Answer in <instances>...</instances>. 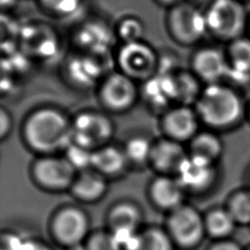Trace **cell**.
I'll return each instance as SVG.
<instances>
[{"label":"cell","mask_w":250,"mask_h":250,"mask_svg":"<svg viewBox=\"0 0 250 250\" xmlns=\"http://www.w3.org/2000/svg\"><path fill=\"white\" fill-rule=\"evenodd\" d=\"M28 144L40 151H51L70 146L72 130L62 113L54 109L34 112L25 124Z\"/></svg>","instance_id":"obj_1"},{"label":"cell","mask_w":250,"mask_h":250,"mask_svg":"<svg viewBox=\"0 0 250 250\" xmlns=\"http://www.w3.org/2000/svg\"><path fill=\"white\" fill-rule=\"evenodd\" d=\"M197 108L205 122L219 127L234 122L241 113V104L236 95L218 85H211L203 92Z\"/></svg>","instance_id":"obj_2"},{"label":"cell","mask_w":250,"mask_h":250,"mask_svg":"<svg viewBox=\"0 0 250 250\" xmlns=\"http://www.w3.org/2000/svg\"><path fill=\"white\" fill-rule=\"evenodd\" d=\"M168 24L173 36L187 44L198 40L207 28L206 17L188 4L174 7L169 14Z\"/></svg>","instance_id":"obj_3"},{"label":"cell","mask_w":250,"mask_h":250,"mask_svg":"<svg viewBox=\"0 0 250 250\" xmlns=\"http://www.w3.org/2000/svg\"><path fill=\"white\" fill-rule=\"evenodd\" d=\"M205 17L207 27L222 37H233L243 27L242 8L233 0H215Z\"/></svg>","instance_id":"obj_4"},{"label":"cell","mask_w":250,"mask_h":250,"mask_svg":"<svg viewBox=\"0 0 250 250\" xmlns=\"http://www.w3.org/2000/svg\"><path fill=\"white\" fill-rule=\"evenodd\" d=\"M75 144L90 148L106 142L112 134L107 117L97 112H85L77 116L71 128Z\"/></svg>","instance_id":"obj_5"},{"label":"cell","mask_w":250,"mask_h":250,"mask_svg":"<svg viewBox=\"0 0 250 250\" xmlns=\"http://www.w3.org/2000/svg\"><path fill=\"white\" fill-rule=\"evenodd\" d=\"M169 229L174 239L186 247L197 244L204 231L203 222L198 212L184 205L173 210L169 219Z\"/></svg>","instance_id":"obj_6"},{"label":"cell","mask_w":250,"mask_h":250,"mask_svg":"<svg viewBox=\"0 0 250 250\" xmlns=\"http://www.w3.org/2000/svg\"><path fill=\"white\" fill-rule=\"evenodd\" d=\"M75 168L67 159L47 157L34 166V175L40 185L51 189L64 188L74 182Z\"/></svg>","instance_id":"obj_7"},{"label":"cell","mask_w":250,"mask_h":250,"mask_svg":"<svg viewBox=\"0 0 250 250\" xmlns=\"http://www.w3.org/2000/svg\"><path fill=\"white\" fill-rule=\"evenodd\" d=\"M89 228L85 213L76 208H65L54 220L56 236L63 243L77 245L86 235Z\"/></svg>","instance_id":"obj_8"},{"label":"cell","mask_w":250,"mask_h":250,"mask_svg":"<svg viewBox=\"0 0 250 250\" xmlns=\"http://www.w3.org/2000/svg\"><path fill=\"white\" fill-rule=\"evenodd\" d=\"M119 62L131 76H146L155 66V56L151 49L139 42H128L120 51Z\"/></svg>","instance_id":"obj_9"},{"label":"cell","mask_w":250,"mask_h":250,"mask_svg":"<svg viewBox=\"0 0 250 250\" xmlns=\"http://www.w3.org/2000/svg\"><path fill=\"white\" fill-rule=\"evenodd\" d=\"M136 87L128 75L113 74L104 84L102 96L104 103L114 109L129 107L136 99Z\"/></svg>","instance_id":"obj_10"},{"label":"cell","mask_w":250,"mask_h":250,"mask_svg":"<svg viewBox=\"0 0 250 250\" xmlns=\"http://www.w3.org/2000/svg\"><path fill=\"white\" fill-rule=\"evenodd\" d=\"M176 174L178 175V181L184 188L199 189L204 188L211 181V162L190 155L186 158Z\"/></svg>","instance_id":"obj_11"},{"label":"cell","mask_w":250,"mask_h":250,"mask_svg":"<svg viewBox=\"0 0 250 250\" xmlns=\"http://www.w3.org/2000/svg\"><path fill=\"white\" fill-rule=\"evenodd\" d=\"M183 146L174 141H161L152 146L150 158L154 166L164 172L177 173L187 158Z\"/></svg>","instance_id":"obj_12"},{"label":"cell","mask_w":250,"mask_h":250,"mask_svg":"<svg viewBox=\"0 0 250 250\" xmlns=\"http://www.w3.org/2000/svg\"><path fill=\"white\" fill-rule=\"evenodd\" d=\"M183 189L178 179L160 177L151 186V196L158 206L174 210L181 206Z\"/></svg>","instance_id":"obj_13"},{"label":"cell","mask_w":250,"mask_h":250,"mask_svg":"<svg viewBox=\"0 0 250 250\" xmlns=\"http://www.w3.org/2000/svg\"><path fill=\"white\" fill-rule=\"evenodd\" d=\"M193 112L187 107H178L170 111L164 120V127L175 140L183 141L193 136L196 130Z\"/></svg>","instance_id":"obj_14"},{"label":"cell","mask_w":250,"mask_h":250,"mask_svg":"<svg viewBox=\"0 0 250 250\" xmlns=\"http://www.w3.org/2000/svg\"><path fill=\"white\" fill-rule=\"evenodd\" d=\"M194 68L202 78L208 81H215L227 72V64L223 56L212 49L203 50L196 55Z\"/></svg>","instance_id":"obj_15"},{"label":"cell","mask_w":250,"mask_h":250,"mask_svg":"<svg viewBox=\"0 0 250 250\" xmlns=\"http://www.w3.org/2000/svg\"><path fill=\"white\" fill-rule=\"evenodd\" d=\"M106 184L99 173L84 172L72 184L73 193L81 200L94 201L104 195Z\"/></svg>","instance_id":"obj_16"},{"label":"cell","mask_w":250,"mask_h":250,"mask_svg":"<svg viewBox=\"0 0 250 250\" xmlns=\"http://www.w3.org/2000/svg\"><path fill=\"white\" fill-rule=\"evenodd\" d=\"M126 159L125 152L113 146H104L93 152L92 165L103 174L113 175L124 168Z\"/></svg>","instance_id":"obj_17"},{"label":"cell","mask_w":250,"mask_h":250,"mask_svg":"<svg viewBox=\"0 0 250 250\" xmlns=\"http://www.w3.org/2000/svg\"><path fill=\"white\" fill-rule=\"evenodd\" d=\"M108 221L113 230H136L141 223V213L132 204H119L110 212Z\"/></svg>","instance_id":"obj_18"},{"label":"cell","mask_w":250,"mask_h":250,"mask_svg":"<svg viewBox=\"0 0 250 250\" xmlns=\"http://www.w3.org/2000/svg\"><path fill=\"white\" fill-rule=\"evenodd\" d=\"M146 93L149 101L157 105L163 104L169 100L176 98L175 79L166 75L154 78L146 84Z\"/></svg>","instance_id":"obj_19"},{"label":"cell","mask_w":250,"mask_h":250,"mask_svg":"<svg viewBox=\"0 0 250 250\" xmlns=\"http://www.w3.org/2000/svg\"><path fill=\"white\" fill-rule=\"evenodd\" d=\"M130 250H172V246L166 233L158 229H149L138 234Z\"/></svg>","instance_id":"obj_20"},{"label":"cell","mask_w":250,"mask_h":250,"mask_svg":"<svg viewBox=\"0 0 250 250\" xmlns=\"http://www.w3.org/2000/svg\"><path fill=\"white\" fill-rule=\"evenodd\" d=\"M221 151L219 140L211 134H200L191 143V155L212 161Z\"/></svg>","instance_id":"obj_21"},{"label":"cell","mask_w":250,"mask_h":250,"mask_svg":"<svg viewBox=\"0 0 250 250\" xmlns=\"http://www.w3.org/2000/svg\"><path fill=\"white\" fill-rule=\"evenodd\" d=\"M233 217L225 211H215L207 219L206 227L208 231L217 237L228 235L233 228Z\"/></svg>","instance_id":"obj_22"},{"label":"cell","mask_w":250,"mask_h":250,"mask_svg":"<svg viewBox=\"0 0 250 250\" xmlns=\"http://www.w3.org/2000/svg\"><path fill=\"white\" fill-rule=\"evenodd\" d=\"M152 146L144 138L132 139L126 146L125 154L126 157L135 161L143 162L148 157H150Z\"/></svg>","instance_id":"obj_23"},{"label":"cell","mask_w":250,"mask_h":250,"mask_svg":"<svg viewBox=\"0 0 250 250\" xmlns=\"http://www.w3.org/2000/svg\"><path fill=\"white\" fill-rule=\"evenodd\" d=\"M232 57L235 67L240 72L250 69V42L239 40L232 47Z\"/></svg>","instance_id":"obj_24"},{"label":"cell","mask_w":250,"mask_h":250,"mask_svg":"<svg viewBox=\"0 0 250 250\" xmlns=\"http://www.w3.org/2000/svg\"><path fill=\"white\" fill-rule=\"evenodd\" d=\"M93 152H90L89 148L81 146L77 144L70 145L67 150V160L70 164L76 168H85L88 165H92Z\"/></svg>","instance_id":"obj_25"},{"label":"cell","mask_w":250,"mask_h":250,"mask_svg":"<svg viewBox=\"0 0 250 250\" xmlns=\"http://www.w3.org/2000/svg\"><path fill=\"white\" fill-rule=\"evenodd\" d=\"M176 98L183 102H190L196 95L197 85L188 75H182L175 79Z\"/></svg>","instance_id":"obj_26"},{"label":"cell","mask_w":250,"mask_h":250,"mask_svg":"<svg viewBox=\"0 0 250 250\" xmlns=\"http://www.w3.org/2000/svg\"><path fill=\"white\" fill-rule=\"evenodd\" d=\"M230 214L237 221L250 222V193L240 194L233 199Z\"/></svg>","instance_id":"obj_27"},{"label":"cell","mask_w":250,"mask_h":250,"mask_svg":"<svg viewBox=\"0 0 250 250\" xmlns=\"http://www.w3.org/2000/svg\"><path fill=\"white\" fill-rule=\"evenodd\" d=\"M120 246L113 234L100 232L89 242V250H119Z\"/></svg>","instance_id":"obj_28"},{"label":"cell","mask_w":250,"mask_h":250,"mask_svg":"<svg viewBox=\"0 0 250 250\" xmlns=\"http://www.w3.org/2000/svg\"><path fill=\"white\" fill-rule=\"evenodd\" d=\"M48 9L60 15H70L77 10L80 0H40Z\"/></svg>","instance_id":"obj_29"},{"label":"cell","mask_w":250,"mask_h":250,"mask_svg":"<svg viewBox=\"0 0 250 250\" xmlns=\"http://www.w3.org/2000/svg\"><path fill=\"white\" fill-rule=\"evenodd\" d=\"M142 24L133 19L124 21L120 26V34L127 41V43L138 41L142 35Z\"/></svg>","instance_id":"obj_30"},{"label":"cell","mask_w":250,"mask_h":250,"mask_svg":"<svg viewBox=\"0 0 250 250\" xmlns=\"http://www.w3.org/2000/svg\"><path fill=\"white\" fill-rule=\"evenodd\" d=\"M0 127H1V131H0V135L1 138H4L6 136V134L9 132L10 128H11V119L9 117V115L7 114V112L4 109H1V113H0Z\"/></svg>","instance_id":"obj_31"},{"label":"cell","mask_w":250,"mask_h":250,"mask_svg":"<svg viewBox=\"0 0 250 250\" xmlns=\"http://www.w3.org/2000/svg\"><path fill=\"white\" fill-rule=\"evenodd\" d=\"M212 250H240L239 247L231 242H222L215 245Z\"/></svg>","instance_id":"obj_32"},{"label":"cell","mask_w":250,"mask_h":250,"mask_svg":"<svg viewBox=\"0 0 250 250\" xmlns=\"http://www.w3.org/2000/svg\"><path fill=\"white\" fill-rule=\"evenodd\" d=\"M159 2H162V3H164V4H171V3H174V2H176V1H178V0H158Z\"/></svg>","instance_id":"obj_33"}]
</instances>
